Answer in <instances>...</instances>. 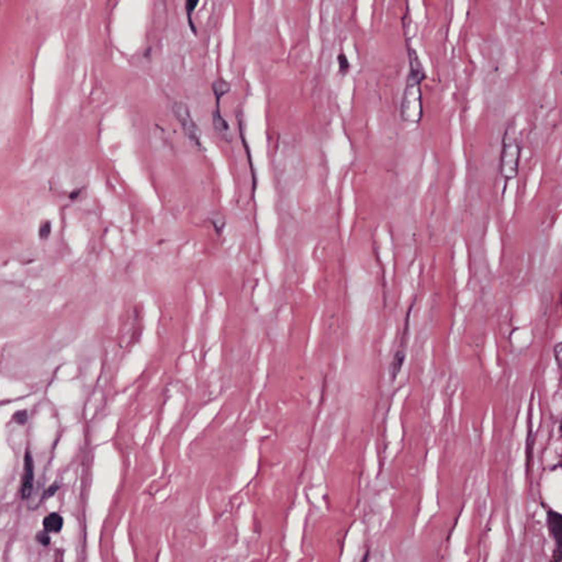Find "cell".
Returning <instances> with one entry per match:
<instances>
[{"instance_id": "cell-1", "label": "cell", "mask_w": 562, "mask_h": 562, "mask_svg": "<svg viewBox=\"0 0 562 562\" xmlns=\"http://www.w3.org/2000/svg\"><path fill=\"white\" fill-rule=\"evenodd\" d=\"M424 78V68H409L401 102V117L405 122L419 123L421 121L423 116L421 84Z\"/></svg>"}, {"instance_id": "cell-14", "label": "cell", "mask_w": 562, "mask_h": 562, "mask_svg": "<svg viewBox=\"0 0 562 562\" xmlns=\"http://www.w3.org/2000/svg\"><path fill=\"white\" fill-rule=\"evenodd\" d=\"M59 489H60V485H59V484H56V483H53L52 485H50V486L47 488V489L45 490V491H44L43 496H42V499H41V502H43L44 500L50 499L51 496H53V495L56 493V491H58Z\"/></svg>"}, {"instance_id": "cell-11", "label": "cell", "mask_w": 562, "mask_h": 562, "mask_svg": "<svg viewBox=\"0 0 562 562\" xmlns=\"http://www.w3.org/2000/svg\"><path fill=\"white\" fill-rule=\"evenodd\" d=\"M13 421L20 425H25L28 422V411L27 409H21V411L15 412L13 414Z\"/></svg>"}, {"instance_id": "cell-9", "label": "cell", "mask_w": 562, "mask_h": 562, "mask_svg": "<svg viewBox=\"0 0 562 562\" xmlns=\"http://www.w3.org/2000/svg\"><path fill=\"white\" fill-rule=\"evenodd\" d=\"M404 355L403 354H400V352H398V354L396 355L395 359H393L392 361V366H391V373L393 377H397L401 367H402V364H403V357Z\"/></svg>"}, {"instance_id": "cell-13", "label": "cell", "mask_w": 562, "mask_h": 562, "mask_svg": "<svg viewBox=\"0 0 562 562\" xmlns=\"http://www.w3.org/2000/svg\"><path fill=\"white\" fill-rule=\"evenodd\" d=\"M35 537H36V540L40 544H41L42 546H49L50 542H51V537H50L49 533L45 532V531L39 532Z\"/></svg>"}, {"instance_id": "cell-6", "label": "cell", "mask_w": 562, "mask_h": 562, "mask_svg": "<svg viewBox=\"0 0 562 562\" xmlns=\"http://www.w3.org/2000/svg\"><path fill=\"white\" fill-rule=\"evenodd\" d=\"M213 126L215 128V131L218 132V134L221 136V138H223L224 140H227V141L230 142V140H231L230 125H229L227 120L221 116L220 109H218V110L213 112Z\"/></svg>"}, {"instance_id": "cell-4", "label": "cell", "mask_w": 562, "mask_h": 562, "mask_svg": "<svg viewBox=\"0 0 562 562\" xmlns=\"http://www.w3.org/2000/svg\"><path fill=\"white\" fill-rule=\"evenodd\" d=\"M547 528L551 538L555 540L556 548L553 550V562H560L561 559V532H562V516L555 510H547Z\"/></svg>"}, {"instance_id": "cell-3", "label": "cell", "mask_w": 562, "mask_h": 562, "mask_svg": "<svg viewBox=\"0 0 562 562\" xmlns=\"http://www.w3.org/2000/svg\"><path fill=\"white\" fill-rule=\"evenodd\" d=\"M173 114L175 118L178 120V122L181 124L182 130L186 134L188 140L194 144V145L198 148L203 149V145L201 143V132L200 128L196 124L195 120L192 119L190 115V110L186 103L181 101H176L173 104Z\"/></svg>"}, {"instance_id": "cell-8", "label": "cell", "mask_w": 562, "mask_h": 562, "mask_svg": "<svg viewBox=\"0 0 562 562\" xmlns=\"http://www.w3.org/2000/svg\"><path fill=\"white\" fill-rule=\"evenodd\" d=\"M212 89H213V92L215 95L216 102H220V100H221V98L223 97V96L227 95L230 91L231 85L227 82V80L219 78V79H216L215 82L213 83Z\"/></svg>"}, {"instance_id": "cell-10", "label": "cell", "mask_w": 562, "mask_h": 562, "mask_svg": "<svg viewBox=\"0 0 562 562\" xmlns=\"http://www.w3.org/2000/svg\"><path fill=\"white\" fill-rule=\"evenodd\" d=\"M197 6H198V2H187L186 3V10H187V15H188V21H189L190 28H191V30H192V32H194V33H196V28H195L194 22H192V12L195 11V8Z\"/></svg>"}, {"instance_id": "cell-2", "label": "cell", "mask_w": 562, "mask_h": 562, "mask_svg": "<svg viewBox=\"0 0 562 562\" xmlns=\"http://www.w3.org/2000/svg\"><path fill=\"white\" fill-rule=\"evenodd\" d=\"M520 157V144L515 134V128L509 125L504 133L500 159V172L502 177L509 181L514 179L518 173Z\"/></svg>"}, {"instance_id": "cell-7", "label": "cell", "mask_w": 562, "mask_h": 562, "mask_svg": "<svg viewBox=\"0 0 562 562\" xmlns=\"http://www.w3.org/2000/svg\"><path fill=\"white\" fill-rule=\"evenodd\" d=\"M64 526V518L59 513H51L43 519V531L47 533H60Z\"/></svg>"}, {"instance_id": "cell-5", "label": "cell", "mask_w": 562, "mask_h": 562, "mask_svg": "<svg viewBox=\"0 0 562 562\" xmlns=\"http://www.w3.org/2000/svg\"><path fill=\"white\" fill-rule=\"evenodd\" d=\"M34 481V461L32 458L31 453L28 451L25 455V468H23L22 483H21V495L22 499H28L31 494L32 488H33Z\"/></svg>"}, {"instance_id": "cell-12", "label": "cell", "mask_w": 562, "mask_h": 562, "mask_svg": "<svg viewBox=\"0 0 562 562\" xmlns=\"http://www.w3.org/2000/svg\"><path fill=\"white\" fill-rule=\"evenodd\" d=\"M339 65H340V70L342 71V73H347V71L349 70V67H350V64L347 60V56L345 55L344 53L340 54L339 55Z\"/></svg>"}]
</instances>
